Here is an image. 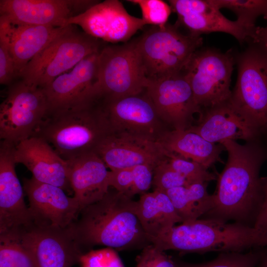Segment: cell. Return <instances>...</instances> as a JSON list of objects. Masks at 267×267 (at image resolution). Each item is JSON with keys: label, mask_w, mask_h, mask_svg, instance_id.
<instances>
[{"label": "cell", "mask_w": 267, "mask_h": 267, "mask_svg": "<svg viewBox=\"0 0 267 267\" xmlns=\"http://www.w3.org/2000/svg\"><path fill=\"white\" fill-rule=\"evenodd\" d=\"M267 255V248H261L247 252L221 253L212 261L202 264L179 263V267H257Z\"/></svg>", "instance_id": "f546056e"}, {"label": "cell", "mask_w": 267, "mask_h": 267, "mask_svg": "<svg viewBox=\"0 0 267 267\" xmlns=\"http://www.w3.org/2000/svg\"><path fill=\"white\" fill-rule=\"evenodd\" d=\"M136 212L149 239L157 237L176 223L182 222L167 193L158 190L140 195Z\"/></svg>", "instance_id": "484cf974"}, {"label": "cell", "mask_w": 267, "mask_h": 267, "mask_svg": "<svg viewBox=\"0 0 267 267\" xmlns=\"http://www.w3.org/2000/svg\"><path fill=\"white\" fill-rule=\"evenodd\" d=\"M167 160L172 167L185 178L188 185L208 183L217 179L216 175L196 162L169 153Z\"/></svg>", "instance_id": "4dcf8cb0"}, {"label": "cell", "mask_w": 267, "mask_h": 267, "mask_svg": "<svg viewBox=\"0 0 267 267\" xmlns=\"http://www.w3.org/2000/svg\"><path fill=\"white\" fill-rule=\"evenodd\" d=\"M137 5L141 11V19L146 25L163 26L168 23L172 11L169 3L162 0H127Z\"/></svg>", "instance_id": "1f68e13d"}, {"label": "cell", "mask_w": 267, "mask_h": 267, "mask_svg": "<svg viewBox=\"0 0 267 267\" xmlns=\"http://www.w3.org/2000/svg\"><path fill=\"white\" fill-rule=\"evenodd\" d=\"M137 201L109 190L99 201L84 208L69 226L80 247L104 245L118 250L141 249L152 244L136 212Z\"/></svg>", "instance_id": "7a4b0ae2"}, {"label": "cell", "mask_w": 267, "mask_h": 267, "mask_svg": "<svg viewBox=\"0 0 267 267\" xmlns=\"http://www.w3.org/2000/svg\"><path fill=\"white\" fill-rule=\"evenodd\" d=\"M99 101L111 132L126 133L158 141L169 130L146 90L136 95Z\"/></svg>", "instance_id": "8fae6325"}, {"label": "cell", "mask_w": 267, "mask_h": 267, "mask_svg": "<svg viewBox=\"0 0 267 267\" xmlns=\"http://www.w3.org/2000/svg\"><path fill=\"white\" fill-rule=\"evenodd\" d=\"M235 63V56L231 49L222 52L210 48H200L191 56L182 72L202 110L229 101Z\"/></svg>", "instance_id": "9c48e42d"}, {"label": "cell", "mask_w": 267, "mask_h": 267, "mask_svg": "<svg viewBox=\"0 0 267 267\" xmlns=\"http://www.w3.org/2000/svg\"><path fill=\"white\" fill-rule=\"evenodd\" d=\"M150 240L163 251L244 252L267 247V232L237 222L204 218L175 225Z\"/></svg>", "instance_id": "3957f363"}, {"label": "cell", "mask_w": 267, "mask_h": 267, "mask_svg": "<svg viewBox=\"0 0 267 267\" xmlns=\"http://www.w3.org/2000/svg\"><path fill=\"white\" fill-rule=\"evenodd\" d=\"M111 133L102 105L96 100L47 114L33 136L45 139L62 158L69 161L95 152Z\"/></svg>", "instance_id": "277c9868"}, {"label": "cell", "mask_w": 267, "mask_h": 267, "mask_svg": "<svg viewBox=\"0 0 267 267\" xmlns=\"http://www.w3.org/2000/svg\"><path fill=\"white\" fill-rule=\"evenodd\" d=\"M257 267H267V255L261 260Z\"/></svg>", "instance_id": "60d3db41"}, {"label": "cell", "mask_w": 267, "mask_h": 267, "mask_svg": "<svg viewBox=\"0 0 267 267\" xmlns=\"http://www.w3.org/2000/svg\"><path fill=\"white\" fill-rule=\"evenodd\" d=\"M99 52L85 57L69 73L60 75L42 89L48 104L47 114L97 100L93 94V86Z\"/></svg>", "instance_id": "9a60e30c"}, {"label": "cell", "mask_w": 267, "mask_h": 267, "mask_svg": "<svg viewBox=\"0 0 267 267\" xmlns=\"http://www.w3.org/2000/svg\"><path fill=\"white\" fill-rule=\"evenodd\" d=\"M15 77L14 63L8 38L4 29L0 26V83L8 85Z\"/></svg>", "instance_id": "e575fe53"}, {"label": "cell", "mask_w": 267, "mask_h": 267, "mask_svg": "<svg viewBox=\"0 0 267 267\" xmlns=\"http://www.w3.org/2000/svg\"><path fill=\"white\" fill-rule=\"evenodd\" d=\"M73 26L28 63L19 76L23 82L43 89L85 57L101 50L99 40L76 31Z\"/></svg>", "instance_id": "ba28073f"}, {"label": "cell", "mask_w": 267, "mask_h": 267, "mask_svg": "<svg viewBox=\"0 0 267 267\" xmlns=\"http://www.w3.org/2000/svg\"><path fill=\"white\" fill-rule=\"evenodd\" d=\"M71 25L55 27L13 23L0 16V26L5 31L15 67L19 77L28 63Z\"/></svg>", "instance_id": "603a6c76"}, {"label": "cell", "mask_w": 267, "mask_h": 267, "mask_svg": "<svg viewBox=\"0 0 267 267\" xmlns=\"http://www.w3.org/2000/svg\"><path fill=\"white\" fill-rule=\"evenodd\" d=\"M187 185L185 178L172 167L167 158L154 169L152 182L154 190L166 192L172 188Z\"/></svg>", "instance_id": "d6a6232c"}, {"label": "cell", "mask_w": 267, "mask_h": 267, "mask_svg": "<svg viewBox=\"0 0 267 267\" xmlns=\"http://www.w3.org/2000/svg\"><path fill=\"white\" fill-rule=\"evenodd\" d=\"M146 91L161 119L171 129H188L193 125L194 115L201 112L182 72L149 80Z\"/></svg>", "instance_id": "7c38bea8"}, {"label": "cell", "mask_w": 267, "mask_h": 267, "mask_svg": "<svg viewBox=\"0 0 267 267\" xmlns=\"http://www.w3.org/2000/svg\"><path fill=\"white\" fill-rule=\"evenodd\" d=\"M136 267H154L150 253V245L142 249L136 257Z\"/></svg>", "instance_id": "ab89813d"}, {"label": "cell", "mask_w": 267, "mask_h": 267, "mask_svg": "<svg viewBox=\"0 0 267 267\" xmlns=\"http://www.w3.org/2000/svg\"><path fill=\"white\" fill-rule=\"evenodd\" d=\"M197 121L187 130L212 143H221L226 140L237 139L247 142L262 138L233 109L228 101L202 109Z\"/></svg>", "instance_id": "7402d4cb"}, {"label": "cell", "mask_w": 267, "mask_h": 267, "mask_svg": "<svg viewBox=\"0 0 267 267\" xmlns=\"http://www.w3.org/2000/svg\"><path fill=\"white\" fill-rule=\"evenodd\" d=\"M68 25L80 26L86 34L115 44L127 43L146 25L141 18L130 15L119 0H106L69 18Z\"/></svg>", "instance_id": "5bb4252c"}, {"label": "cell", "mask_w": 267, "mask_h": 267, "mask_svg": "<svg viewBox=\"0 0 267 267\" xmlns=\"http://www.w3.org/2000/svg\"><path fill=\"white\" fill-rule=\"evenodd\" d=\"M80 262L83 267H125L117 252L110 247L84 254Z\"/></svg>", "instance_id": "836d02e7"}, {"label": "cell", "mask_w": 267, "mask_h": 267, "mask_svg": "<svg viewBox=\"0 0 267 267\" xmlns=\"http://www.w3.org/2000/svg\"><path fill=\"white\" fill-rule=\"evenodd\" d=\"M219 9L225 8L233 12L236 19L248 29L255 33V23L261 15L267 18V0H209Z\"/></svg>", "instance_id": "83f0119b"}, {"label": "cell", "mask_w": 267, "mask_h": 267, "mask_svg": "<svg viewBox=\"0 0 267 267\" xmlns=\"http://www.w3.org/2000/svg\"><path fill=\"white\" fill-rule=\"evenodd\" d=\"M16 163L24 165L36 180L73 192L68 179V163L44 138L32 136L15 147Z\"/></svg>", "instance_id": "44dd1931"}, {"label": "cell", "mask_w": 267, "mask_h": 267, "mask_svg": "<svg viewBox=\"0 0 267 267\" xmlns=\"http://www.w3.org/2000/svg\"><path fill=\"white\" fill-rule=\"evenodd\" d=\"M33 223L65 228L78 218L80 207L76 199L61 188L33 178L23 180Z\"/></svg>", "instance_id": "e0dca14e"}, {"label": "cell", "mask_w": 267, "mask_h": 267, "mask_svg": "<svg viewBox=\"0 0 267 267\" xmlns=\"http://www.w3.org/2000/svg\"><path fill=\"white\" fill-rule=\"evenodd\" d=\"M235 59L237 79L228 102L263 137L267 135V51L250 43Z\"/></svg>", "instance_id": "8992f818"}, {"label": "cell", "mask_w": 267, "mask_h": 267, "mask_svg": "<svg viewBox=\"0 0 267 267\" xmlns=\"http://www.w3.org/2000/svg\"><path fill=\"white\" fill-rule=\"evenodd\" d=\"M154 167L149 165L142 164L132 168L133 181L128 196L132 198L134 195L146 193L152 185Z\"/></svg>", "instance_id": "d590c367"}, {"label": "cell", "mask_w": 267, "mask_h": 267, "mask_svg": "<svg viewBox=\"0 0 267 267\" xmlns=\"http://www.w3.org/2000/svg\"><path fill=\"white\" fill-rule=\"evenodd\" d=\"M263 180L264 200L254 227L256 229L267 232V177H263Z\"/></svg>", "instance_id": "74e56055"}, {"label": "cell", "mask_w": 267, "mask_h": 267, "mask_svg": "<svg viewBox=\"0 0 267 267\" xmlns=\"http://www.w3.org/2000/svg\"><path fill=\"white\" fill-rule=\"evenodd\" d=\"M68 179L80 211L100 200L108 191L109 171L94 152L67 161Z\"/></svg>", "instance_id": "cb8c5ba5"}, {"label": "cell", "mask_w": 267, "mask_h": 267, "mask_svg": "<svg viewBox=\"0 0 267 267\" xmlns=\"http://www.w3.org/2000/svg\"><path fill=\"white\" fill-rule=\"evenodd\" d=\"M95 152L110 171L142 164L155 168L167 158V152L157 141L126 133L111 132Z\"/></svg>", "instance_id": "d6986e66"}, {"label": "cell", "mask_w": 267, "mask_h": 267, "mask_svg": "<svg viewBox=\"0 0 267 267\" xmlns=\"http://www.w3.org/2000/svg\"><path fill=\"white\" fill-rule=\"evenodd\" d=\"M133 181L132 168L109 171L110 186L127 196L132 186Z\"/></svg>", "instance_id": "8d00e7d4"}, {"label": "cell", "mask_w": 267, "mask_h": 267, "mask_svg": "<svg viewBox=\"0 0 267 267\" xmlns=\"http://www.w3.org/2000/svg\"><path fill=\"white\" fill-rule=\"evenodd\" d=\"M266 20H267V18ZM250 42L267 51V25L266 27H257L254 37Z\"/></svg>", "instance_id": "f35d334b"}, {"label": "cell", "mask_w": 267, "mask_h": 267, "mask_svg": "<svg viewBox=\"0 0 267 267\" xmlns=\"http://www.w3.org/2000/svg\"><path fill=\"white\" fill-rule=\"evenodd\" d=\"M48 104L42 89L22 80L10 86L0 106V138L15 146L34 134L46 116Z\"/></svg>", "instance_id": "30bf717a"}, {"label": "cell", "mask_w": 267, "mask_h": 267, "mask_svg": "<svg viewBox=\"0 0 267 267\" xmlns=\"http://www.w3.org/2000/svg\"><path fill=\"white\" fill-rule=\"evenodd\" d=\"M220 144L227 152V160L218 175L214 205L205 218L233 220L254 227L264 200L260 172L267 160V146L262 138L243 144L232 140Z\"/></svg>", "instance_id": "6da1fadb"}, {"label": "cell", "mask_w": 267, "mask_h": 267, "mask_svg": "<svg viewBox=\"0 0 267 267\" xmlns=\"http://www.w3.org/2000/svg\"><path fill=\"white\" fill-rule=\"evenodd\" d=\"M158 142L167 153L196 162L207 169L217 162L223 163L221 155L225 148L222 144L209 142L188 130H168Z\"/></svg>", "instance_id": "d4e9b609"}, {"label": "cell", "mask_w": 267, "mask_h": 267, "mask_svg": "<svg viewBox=\"0 0 267 267\" xmlns=\"http://www.w3.org/2000/svg\"><path fill=\"white\" fill-rule=\"evenodd\" d=\"M35 267H71L84 254L69 226L65 228L33 223L19 230Z\"/></svg>", "instance_id": "4fadbf2b"}, {"label": "cell", "mask_w": 267, "mask_h": 267, "mask_svg": "<svg viewBox=\"0 0 267 267\" xmlns=\"http://www.w3.org/2000/svg\"><path fill=\"white\" fill-rule=\"evenodd\" d=\"M147 78L135 39L106 45L98 53L93 94L97 100H111L143 92Z\"/></svg>", "instance_id": "52a82bcc"}, {"label": "cell", "mask_w": 267, "mask_h": 267, "mask_svg": "<svg viewBox=\"0 0 267 267\" xmlns=\"http://www.w3.org/2000/svg\"><path fill=\"white\" fill-rule=\"evenodd\" d=\"M207 185L208 183L191 184L165 192L182 222L199 219L213 208V196L208 193Z\"/></svg>", "instance_id": "4316f807"}, {"label": "cell", "mask_w": 267, "mask_h": 267, "mask_svg": "<svg viewBox=\"0 0 267 267\" xmlns=\"http://www.w3.org/2000/svg\"><path fill=\"white\" fill-rule=\"evenodd\" d=\"M15 145L0 141V234L24 229L33 223L24 199V189L17 176L15 165Z\"/></svg>", "instance_id": "ac0fdd59"}, {"label": "cell", "mask_w": 267, "mask_h": 267, "mask_svg": "<svg viewBox=\"0 0 267 267\" xmlns=\"http://www.w3.org/2000/svg\"><path fill=\"white\" fill-rule=\"evenodd\" d=\"M172 10L178 15L176 24L183 26L192 35L223 32L234 37L240 44L253 37L254 33L238 20L224 16L209 0H170Z\"/></svg>", "instance_id": "ffe728a7"}, {"label": "cell", "mask_w": 267, "mask_h": 267, "mask_svg": "<svg viewBox=\"0 0 267 267\" xmlns=\"http://www.w3.org/2000/svg\"><path fill=\"white\" fill-rule=\"evenodd\" d=\"M176 24L152 26L135 39L147 78L155 80L179 73L201 47V36L184 35Z\"/></svg>", "instance_id": "5b68a950"}, {"label": "cell", "mask_w": 267, "mask_h": 267, "mask_svg": "<svg viewBox=\"0 0 267 267\" xmlns=\"http://www.w3.org/2000/svg\"><path fill=\"white\" fill-rule=\"evenodd\" d=\"M93 3L90 0H0V13L13 23L66 27L69 18Z\"/></svg>", "instance_id": "2e32d148"}, {"label": "cell", "mask_w": 267, "mask_h": 267, "mask_svg": "<svg viewBox=\"0 0 267 267\" xmlns=\"http://www.w3.org/2000/svg\"><path fill=\"white\" fill-rule=\"evenodd\" d=\"M0 267H35L19 231L0 234Z\"/></svg>", "instance_id": "f1b7e54d"}]
</instances>
